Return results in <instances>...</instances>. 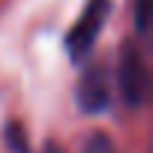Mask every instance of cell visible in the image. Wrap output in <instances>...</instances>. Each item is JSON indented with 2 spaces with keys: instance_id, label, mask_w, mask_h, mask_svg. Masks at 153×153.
I'll list each match as a JSON object with an SVG mask.
<instances>
[{
  "instance_id": "1",
  "label": "cell",
  "mask_w": 153,
  "mask_h": 153,
  "mask_svg": "<svg viewBox=\"0 0 153 153\" xmlns=\"http://www.w3.org/2000/svg\"><path fill=\"white\" fill-rule=\"evenodd\" d=\"M117 84L120 93L129 105H141L147 90H150V69H147V57L135 42H126L120 51V66H117Z\"/></svg>"
},
{
  "instance_id": "2",
  "label": "cell",
  "mask_w": 153,
  "mask_h": 153,
  "mask_svg": "<svg viewBox=\"0 0 153 153\" xmlns=\"http://www.w3.org/2000/svg\"><path fill=\"white\" fill-rule=\"evenodd\" d=\"M108 12H111V0H90V3L81 9L78 21L72 24L69 36H66V48H69V57L72 60H81L93 42L99 39L105 21H108Z\"/></svg>"
},
{
  "instance_id": "3",
  "label": "cell",
  "mask_w": 153,
  "mask_h": 153,
  "mask_svg": "<svg viewBox=\"0 0 153 153\" xmlns=\"http://www.w3.org/2000/svg\"><path fill=\"white\" fill-rule=\"evenodd\" d=\"M78 102L84 111L96 114L102 108H108L111 102V87H108V75L102 66H87L81 81H78Z\"/></svg>"
},
{
  "instance_id": "4",
  "label": "cell",
  "mask_w": 153,
  "mask_h": 153,
  "mask_svg": "<svg viewBox=\"0 0 153 153\" xmlns=\"http://www.w3.org/2000/svg\"><path fill=\"white\" fill-rule=\"evenodd\" d=\"M147 21H150V0H135V27H138V33L147 30Z\"/></svg>"
},
{
  "instance_id": "5",
  "label": "cell",
  "mask_w": 153,
  "mask_h": 153,
  "mask_svg": "<svg viewBox=\"0 0 153 153\" xmlns=\"http://www.w3.org/2000/svg\"><path fill=\"white\" fill-rule=\"evenodd\" d=\"M87 153H114V147H111V141H108V138L93 135V138H90V144H87Z\"/></svg>"
}]
</instances>
